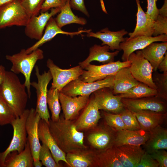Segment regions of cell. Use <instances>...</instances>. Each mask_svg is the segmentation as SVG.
I'll use <instances>...</instances> for the list:
<instances>
[{"label":"cell","instance_id":"obj_1","mask_svg":"<svg viewBox=\"0 0 167 167\" xmlns=\"http://www.w3.org/2000/svg\"><path fill=\"white\" fill-rule=\"evenodd\" d=\"M50 132L59 148L66 154L86 149L83 132L77 130L70 120L61 118L57 122L49 119Z\"/></svg>","mask_w":167,"mask_h":167},{"label":"cell","instance_id":"obj_2","mask_svg":"<svg viewBox=\"0 0 167 167\" xmlns=\"http://www.w3.org/2000/svg\"><path fill=\"white\" fill-rule=\"evenodd\" d=\"M25 84H22L17 74L11 71H5L4 79L0 86V97L13 111L16 117L22 115L29 97Z\"/></svg>","mask_w":167,"mask_h":167},{"label":"cell","instance_id":"obj_3","mask_svg":"<svg viewBox=\"0 0 167 167\" xmlns=\"http://www.w3.org/2000/svg\"><path fill=\"white\" fill-rule=\"evenodd\" d=\"M7 60L12 63L11 71L18 74L22 73L24 76L25 84L29 98L31 96L30 78L32 70L36 62L44 58V52L39 48L29 54L26 49H22L20 51L12 55H7Z\"/></svg>","mask_w":167,"mask_h":167},{"label":"cell","instance_id":"obj_4","mask_svg":"<svg viewBox=\"0 0 167 167\" xmlns=\"http://www.w3.org/2000/svg\"><path fill=\"white\" fill-rule=\"evenodd\" d=\"M30 18L19 0H13L0 6V29L13 26H25Z\"/></svg>","mask_w":167,"mask_h":167},{"label":"cell","instance_id":"obj_5","mask_svg":"<svg viewBox=\"0 0 167 167\" xmlns=\"http://www.w3.org/2000/svg\"><path fill=\"white\" fill-rule=\"evenodd\" d=\"M29 111V109H26L21 115L11 122L13 129V137L8 148L4 152H0V167H3L5 158L9 153L15 151L20 153L24 149L28 140L25 124Z\"/></svg>","mask_w":167,"mask_h":167},{"label":"cell","instance_id":"obj_6","mask_svg":"<svg viewBox=\"0 0 167 167\" xmlns=\"http://www.w3.org/2000/svg\"><path fill=\"white\" fill-rule=\"evenodd\" d=\"M35 71L37 82H31V86L36 90L37 102L35 110L39 115L41 119L44 120L49 125L50 116L47 101V86L52 79V76L49 70L47 72L45 71L41 74L37 65L35 66Z\"/></svg>","mask_w":167,"mask_h":167},{"label":"cell","instance_id":"obj_7","mask_svg":"<svg viewBox=\"0 0 167 167\" xmlns=\"http://www.w3.org/2000/svg\"><path fill=\"white\" fill-rule=\"evenodd\" d=\"M114 76H109L103 79L88 83L79 78L71 82L59 92L71 97L78 96H89L99 89L104 88H113Z\"/></svg>","mask_w":167,"mask_h":167},{"label":"cell","instance_id":"obj_8","mask_svg":"<svg viewBox=\"0 0 167 167\" xmlns=\"http://www.w3.org/2000/svg\"><path fill=\"white\" fill-rule=\"evenodd\" d=\"M131 62L129 60L121 62L118 60L101 65L88 64L84 68L79 77L86 82H92L104 79L109 76H114L121 68L129 67Z\"/></svg>","mask_w":167,"mask_h":167},{"label":"cell","instance_id":"obj_9","mask_svg":"<svg viewBox=\"0 0 167 167\" xmlns=\"http://www.w3.org/2000/svg\"><path fill=\"white\" fill-rule=\"evenodd\" d=\"M131 62L129 66L133 77L138 81L144 83L150 87L156 89L152 79L153 68L150 62L144 57L141 50L136 51L129 55Z\"/></svg>","mask_w":167,"mask_h":167},{"label":"cell","instance_id":"obj_10","mask_svg":"<svg viewBox=\"0 0 167 167\" xmlns=\"http://www.w3.org/2000/svg\"><path fill=\"white\" fill-rule=\"evenodd\" d=\"M46 66L52 76L51 87L58 89L59 92L69 83L78 79L84 71L79 65L68 69H62L49 58L47 61Z\"/></svg>","mask_w":167,"mask_h":167},{"label":"cell","instance_id":"obj_11","mask_svg":"<svg viewBox=\"0 0 167 167\" xmlns=\"http://www.w3.org/2000/svg\"><path fill=\"white\" fill-rule=\"evenodd\" d=\"M113 88H104L94 92L95 101L99 109L113 113L120 114L125 109L122 98L113 92Z\"/></svg>","mask_w":167,"mask_h":167},{"label":"cell","instance_id":"obj_12","mask_svg":"<svg viewBox=\"0 0 167 167\" xmlns=\"http://www.w3.org/2000/svg\"><path fill=\"white\" fill-rule=\"evenodd\" d=\"M122 101L126 108L133 112L141 110L161 113L166 111V101L156 96L136 99L122 98Z\"/></svg>","mask_w":167,"mask_h":167},{"label":"cell","instance_id":"obj_13","mask_svg":"<svg viewBox=\"0 0 167 167\" xmlns=\"http://www.w3.org/2000/svg\"><path fill=\"white\" fill-rule=\"evenodd\" d=\"M41 118L35 109L31 108L29 109L25 124L29 142L33 161L40 160L39 153L41 145L38 136L39 124Z\"/></svg>","mask_w":167,"mask_h":167},{"label":"cell","instance_id":"obj_14","mask_svg":"<svg viewBox=\"0 0 167 167\" xmlns=\"http://www.w3.org/2000/svg\"><path fill=\"white\" fill-rule=\"evenodd\" d=\"M157 41H167V34L156 36H138L133 38L126 37L125 40L120 43V48L123 51L121 58L122 61L128 60L132 53L142 50L150 44Z\"/></svg>","mask_w":167,"mask_h":167},{"label":"cell","instance_id":"obj_15","mask_svg":"<svg viewBox=\"0 0 167 167\" xmlns=\"http://www.w3.org/2000/svg\"><path fill=\"white\" fill-rule=\"evenodd\" d=\"M61 8H53L51 11L41 12L39 15L31 17L25 26L24 32L27 36L31 39L39 40L43 34V31L49 19L59 13Z\"/></svg>","mask_w":167,"mask_h":167},{"label":"cell","instance_id":"obj_16","mask_svg":"<svg viewBox=\"0 0 167 167\" xmlns=\"http://www.w3.org/2000/svg\"><path fill=\"white\" fill-rule=\"evenodd\" d=\"M89 97L82 96L71 97L59 92V100L64 119L71 120L75 117L86 106L89 100Z\"/></svg>","mask_w":167,"mask_h":167},{"label":"cell","instance_id":"obj_17","mask_svg":"<svg viewBox=\"0 0 167 167\" xmlns=\"http://www.w3.org/2000/svg\"><path fill=\"white\" fill-rule=\"evenodd\" d=\"M101 118L93 93L83 112L74 124L77 130L79 131L93 129L96 127Z\"/></svg>","mask_w":167,"mask_h":167},{"label":"cell","instance_id":"obj_18","mask_svg":"<svg viewBox=\"0 0 167 167\" xmlns=\"http://www.w3.org/2000/svg\"><path fill=\"white\" fill-rule=\"evenodd\" d=\"M38 136L42 143L45 144L49 149L57 164L61 167L59 161H62L68 165L66 159V153L58 146L50 132L49 125L41 119L39 124Z\"/></svg>","mask_w":167,"mask_h":167},{"label":"cell","instance_id":"obj_19","mask_svg":"<svg viewBox=\"0 0 167 167\" xmlns=\"http://www.w3.org/2000/svg\"><path fill=\"white\" fill-rule=\"evenodd\" d=\"M114 146L123 167H137L145 152L140 146L125 144Z\"/></svg>","mask_w":167,"mask_h":167},{"label":"cell","instance_id":"obj_20","mask_svg":"<svg viewBox=\"0 0 167 167\" xmlns=\"http://www.w3.org/2000/svg\"><path fill=\"white\" fill-rule=\"evenodd\" d=\"M45 32L41 38L31 46L26 49V52L29 54L42 46L43 44L51 40L57 35L61 34L70 36L73 37L74 36L81 34L82 33L88 32L91 29L81 30L75 32H67L63 31L57 25L54 18L53 17L49 20L45 27Z\"/></svg>","mask_w":167,"mask_h":167},{"label":"cell","instance_id":"obj_21","mask_svg":"<svg viewBox=\"0 0 167 167\" xmlns=\"http://www.w3.org/2000/svg\"><path fill=\"white\" fill-rule=\"evenodd\" d=\"M88 37H93L99 39L102 41L101 45H108L110 49L120 51V43L124 41L126 38L124 36L128 33L127 31L122 29L117 31H112L106 28L99 31L94 32L91 31L87 33Z\"/></svg>","mask_w":167,"mask_h":167},{"label":"cell","instance_id":"obj_22","mask_svg":"<svg viewBox=\"0 0 167 167\" xmlns=\"http://www.w3.org/2000/svg\"><path fill=\"white\" fill-rule=\"evenodd\" d=\"M150 135L149 131L141 129L136 131L126 129L118 131L115 135L114 145L129 144L140 146L145 144Z\"/></svg>","mask_w":167,"mask_h":167},{"label":"cell","instance_id":"obj_23","mask_svg":"<svg viewBox=\"0 0 167 167\" xmlns=\"http://www.w3.org/2000/svg\"><path fill=\"white\" fill-rule=\"evenodd\" d=\"M109 46L106 45H99L95 44L89 49V53L88 57L84 61L79 63L83 69L93 61H97L105 64L114 62L115 57L119 53L116 50L110 52Z\"/></svg>","mask_w":167,"mask_h":167},{"label":"cell","instance_id":"obj_24","mask_svg":"<svg viewBox=\"0 0 167 167\" xmlns=\"http://www.w3.org/2000/svg\"><path fill=\"white\" fill-rule=\"evenodd\" d=\"M95 129L88 135L87 139L97 152L104 150L114 145L116 135L113 132L105 128Z\"/></svg>","mask_w":167,"mask_h":167},{"label":"cell","instance_id":"obj_25","mask_svg":"<svg viewBox=\"0 0 167 167\" xmlns=\"http://www.w3.org/2000/svg\"><path fill=\"white\" fill-rule=\"evenodd\" d=\"M137 7L136 23L134 31L128 33L130 38L138 36H152L154 20L149 18L143 10L139 0H136Z\"/></svg>","mask_w":167,"mask_h":167},{"label":"cell","instance_id":"obj_26","mask_svg":"<svg viewBox=\"0 0 167 167\" xmlns=\"http://www.w3.org/2000/svg\"><path fill=\"white\" fill-rule=\"evenodd\" d=\"M33 160L27 140L24 150L20 153L12 151L6 156L3 167H33Z\"/></svg>","mask_w":167,"mask_h":167},{"label":"cell","instance_id":"obj_27","mask_svg":"<svg viewBox=\"0 0 167 167\" xmlns=\"http://www.w3.org/2000/svg\"><path fill=\"white\" fill-rule=\"evenodd\" d=\"M140 82L133 77L129 67L122 68L114 75L113 92L114 95L124 93Z\"/></svg>","mask_w":167,"mask_h":167},{"label":"cell","instance_id":"obj_28","mask_svg":"<svg viewBox=\"0 0 167 167\" xmlns=\"http://www.w3.org/2000/svg\"><path fill=\"white\" fill-rule=\"evenodd\" d=\"M66 159L71 167H97L96 152L87 149L67 153Z\"/></svg>","mask_w":167,"mask_h":167},{"label":"cell","instance_id":"obj_29","mask_svg":"<svg viewBox=\"0 0 167 167\" xmlns=\"http://www.w3.org/2000/svg\"><path fill=\"white\" fill-rule=\"evenodd\" d=\"M134 113L139 122L140 129L148 131L160 126L167 116L166 113L149 110H141Z\"/></svg>","mask_w":167,"mask_h":167},{"label":"cell","instance_id":"obj_30","mask_svg":"<svg viewBox=\"0 0 167 167\" xmlns=\"http://www.w3.org/2000/svg\"><path fill=\"white\" fill-rule=\"evenodd\" d=\"M149 132V137L143 145L145 151L151 154L159 150H167V129L159 126Z\"/></svg>","mask_w":167,"mask_h":167},{"label":"cell","instance_id":"obj_31","mask_svg":"<svg viewBox=\"0 0 167 167\" xmlns=\"http://www.w3.org/2000/svg\"><path fill=\"white\" fill-rule=\"evenodd\" d=\"M167 41L161 43L152 42L141 50L144 57L152 66L153 71H156L167 52Z\"/></svg>","mask_w":167,"mask_h":167},{"label":"cell","instance_id":"obj_32","mask_svg":"<svg viewBox=\"0 0 167 167\" xmlns=\"http://www.w3.org/2000/svg\"><path fill=\"white\" fill-rule=\"evenodd\" d=\"M54 18L58 26L62 28L67 24H76L84 25L87 23L84 18L79 17L72 12L70 4V0H68L65 5L61 8L60 12Z\"/></svg>","mask_w":167,"mask_h":167},{"label":"cell","instance_id":"obj_33","mask_svg":"<svg viewBox=\"0 0 167 167\" xmlns=\"http://www.w3.org/2000/svg\"><path fill=\"white\" fill-rule=\"evenodd\" d=\"M97 167H123L116 153L114 145L96 152Z\"/></svg>","mask_w":167,"mask_h":167},{"label":"cell","instance_id":"obj_34","mask_svg":"<svg viewBox=\"0 0 167 167\" xmlns=\"http://www.w3.org/2000/svg\"><path fill=\"white\" fill-rule=\"evenodd\" d=\"M157 93L156 89L140 82L126 92L118 95L122 98L136 99L155 96Z\"/></svg>","mask_w":167,"mask_h":167},{"label":"cell","instance_id":"obj_35","mask_svg":"<svg viewBox=\"0 0 167 167\" xmlns=\"http://www.w3.org/2000/svg\"><path fill=\"white\" fill-rule=\"evenodd\" d=\"M47 104L51 114V120L57 122L60 118L61 106L59 100V91L56 88L50 87L48 90Z\"/></svg>","mask_w":167,"mask_h":167},{"label":"cell","instance_id":"obj_36","mask_svg":"<svg viewBox=\"0 0 167 167\" xmlns=\"http://www.w3.org/2000/svg\"><path fill=\"white\" fill-rule=\"evenodd\" d=\"M152 79L157 91L156 96L167 100V72L160 73L157 71L152 75Z\"/></svg>","mask_w":167,"mask_h":167},{"label":"cell","instance_id":"obj_37","mask_svg":"<svg viewBox=\"0 0 167 167\" xmlns=\"http://www.w3.org/2000/svg\"><path fill=\"white\" fill-rule=\"evenodd\" d=\"M120 114L126 130L136 131L140 129L139 124L134 112L125 108Z\"/></svg>","mask_w":167,"mask_h":167},{"label":"cell","instance_id":"obj_38","mask_svg":"<svg viewBox=\"0 0 167 167\" xmlns=\"http://www.w3.org/2000/svg\"><path fill=\"white\" fill-rule=\"evenodd\" d=\"M15 118V116L12 110L4 100L0 97V126L11 124Z\"/></svg>","mask_w":167,"mask_h":167},{"label":"cell","instance_id":"obj_39","mask_svg":"<svg viewBox=\"0 0 167 167\" xmlns=\"http://www.w3.org/2000/svg\"><path fill=\"white\" fill-rule=\"evenodd\" d=\"M45 0H19L21 5L29 16L38 15Z\"/></svg>","mask_w":167,"mask_h":167},{"label":"cell","instance_id":"obj_40","mask_svg":"<svg viewBox=\"0 0 167 167\" xmlns=\"http://www.w3.org/2000/svg\"><path fill=\"white\" fill-rule=\"evenodd\" d=\"M103 114L105 121L109 127L117 131L126 130L120 114L111 113L105 112Z\"/></svg>","mask_w":167,"mask_h":167},{"label":"cell","instance_id":"obj_41","mask_svg":"<svg viewBox=\"0 0 167 167\" xmlns=\"http://www.w3.org/2000/svg\"><path fill=\"white\" fill-rule=\"evenodd\" d=\"M39 159L46 167H59L55 162L48 147L45 144L41 145L39 153Z\"/></svg>","mask_w":167,"mask_h":167},{"label":"cell","instance_id":"obj_42","mask_svg":"<svg viewBox=\"0 0 167 167\" xmlns=\"http://www.w3.org/2000/svg\"><path fill=\"white\" fill-rule=\"evenodd\" d=\"M153 36L167 34V17L158 15L153 24Z\"/></svg>","mask_w":167,"mask_h":167},{"label":"cell","instance_id":"obj_43","mask_svg":"<svg viewBox=\"0 0 167 167\" xmlns=\"http://www.w3.org/2000/svg\"><path fill=\"white\" fill-rule=\"evenodd\" d=\"M68 0H45L41 10V12H44L53 8H62Z\"/></svg>","mask_w":167,"mask_h":167},{"label":"cell","instance_id":"obj_44","mask_svg":"<svg viewBox=\"0 0 167 167\" xmlns=\"http://www.w3.org/2000/svg\"><path fill=\"white\" fill-rule=\"evenodd\" d=\"M159 164L150 154L145 151L137 167H158Z\"/></svg>","mask_w":167,"mask_h":167},{"label":"cell","instance_id":"obj_45","mask_svg":"<svg viewBox=\"0 0 167 167\" xmlns=\"http://www.w3.org/2000/svg\"><path fill=\"white\" fill-rule=\"evenodd\" d=\"M150 155L158 162L159 167H167V152L165 149L158 150Z\"/></svg>","mask_w":167,"mask_h":167},{"label":"cell","instance_id":"obj_46","mask_svg":"<svg viewBox=\"0 0 167 167\" xmlns=\"http://www.w3.org/2000/svg\"><path fill=\"white\" fill-rule=\"evenodd\" d=\"M147 10L145 12L151 19L155 20L159 15L158 9L157 8L156 0H147Z\"/></svg>","mask_w":167,"mask_h":167},{"label":"cell","instance_id":"obj_47","mask_svg":"<svg viewBox=\"0 0 167 167\" xmlns=\"http://www.w3.org/2000/svg\"><path fill=\"white\" fill-rule=\"evenodd\" d=\"M70 4L71 8L79 11L88 17H89L84 4V0H70Z\"/></svg>","mask_w":167,"mask_h":167},{"label":"cell","instance_id":"obj_48","mask_svg":"<svg viewBox=\"0 0 167 167\" xmlns=\"http://www.w3.org/2000/svg\"><path fill=\"white\" fill-rule=\"evenodd\" d=\"M157 69L163 72H167V52L165 55L164 57L162 60L159 64Z\"/></svg>","mask_w":167,"mask_h":167},{"label":"cell","instance_id":"obj_49","mask_svg":"<svg viewBox=\"0 0 167 167\" xmlns=\"http://www.w3.org/2000/svg\"><path fill=\"white\" fill-rule=\"evenodd\" d=\"M158 11L159 15L167 17V0H164L163 6Z\"/></svg>","mask_w":167,"mask_h":167},{"label":"cell","instance_id":"obj_50","mask_svg":"<svg viewBox=\"0 0 167 167\" xmlns=\"http://www.w3.org/2000/svg\"><path fill=\"white\" fill-rule=\"evenodd\" d=\"M5 71L6 70L4 66L0 65V86L4 79Z\"/></svg>","mask_w":167,"mask_h":167},{"label":"cell","instance_id":"obj_51","mask_svg":"<svg viewBox=\"0 0 167 167\" xmlns=\"http://www.w3.org/2000/svg\"><path fill=\"white\" fill-rule=\"evenodd\" d=\"M33 166L35 167H41L43 165L41 162L40 161H33Z\"/></svg>","mask_w":167,"mask_h":167},{"label":"cell","instance_id":"obj_52","mask_svg":"<svg viewBox=\"0 0 167 167\" xmlns=\"http://www.w3.org/2000/svg\"><path fill=\"white\" fill-rule=\"evenodd\" d=\"M13 0H0V6L11 2Z\"/></svg>","mask_w":167,"mask_h":167},{"label":"cell","instance_id":"obj_53","mask_svg":"<svg viewBox=\"0 0 167 167\" xmlns=\"http://www.w3.org/2000/svg\"><path fill=\"white\" fill-rule=\"evenodd\" d=\"M157 0H156V1H157Z\"/></svg>","mask_w":167,"mask_h":167}]
</instances>
